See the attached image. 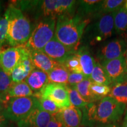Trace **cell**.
<instances>
[{
    "mask_svg": "<svg viewBox=\"0 0 127 127\" xmlns=\"http://www.w3.org/2000/svg\"><path fill=\"white\" fill-rule=\"evenodd\" d=\"M127 105L118 102L110 96L103 98L97 104L88 103L83 109L82 123L89 125L95 122L112 124L122 118Z\"/></svg>",
    "mask_w": 127,
    "mask_h": 127,
    "instance_id": "6da1fadb",
    "label": "cell"
},
{
    "mask_svg": "<svg viewBox=\"0 0 127 127\" xmlns=\"http://www.w3.org/2000/svg\"><path fill=\"white\" fill-rule=\"evenodd\" d=\"M90 22V19L78 14L61 16L57 19L55 36L66 47L77 51Z\"/></svg>",
    "mask_w": 127,
    "mask_h": 127,
    "instance_id": "7a4b0ae2",
    "label": "cell"
},
{
    "mask_svg": "<svg viewBox=\"0 0 127 127\" xmlns=\"http://www.w3.org/2000/svg\"><path fill=\"white\" fill-rule=\"evenodd\" d=\"M5 14L8 21L7 44L11 47L25 45L33 31L30 20L12 4L8 7Z\"/></svg>",
    "mask_w": 127,
    "mask_h": 127,
    "instance_id": "3957f363",
    "label": "cell"
},
{
    "mask_svg": "<svg viewBox=\"0 0 127 127\" xmlns=\"http://www.w3.org/2000/svg\"><path fill=\"white\" fill-rule=\"evenodd\" d=\"M57 19L43 17L33 29L25 47L30 51H42L44 47L55 36Z\"/></svg>",
    "mask_w": 127,
    "mask_h": 127,
    "instance_id": "277c9868",
    "label": "cell"
},
{
    "mask_svg": "<svg viewBox=\"0 0 127 127\" xmlns=\"http://www.w3.org/2000/svg\"><path fill=\"white\" fill-rule=\"evenodd\" d=\"M38 104L37 98L34 96L10 98L2 114L9 121L18 123L25 118Z\"/></svg>",
    "mask_w": 127,
    "mask_h": 127,
    "instance_id": "5b68a950",
    "label": "cell"
},
{
    "mask_svg": "<svg viewBox=\"0 0 127 127\" xmlns=\"http://www.w3.org/2000/svg\"><path fill=\"white\" fill-rule=\"evenodd\" d=\"M77 1L74 0H44L37 1L34 10L43 17L57 19L64 15H73Z\"/></svg>",
    "mask_w": 127,
    "mask_h": 127,
    "instance_id": "8992f818",
    "label": "cell"
},
{
    "mask_svg": "<svg viewBox=\"0 0 127 127\" xmlns=\"http://www.w3.org/2000/svg\"><path fill=\"white\" fill-rule=\"evenodd\" d=\"M114 28L112 13L99 17L95 23L87 26L84 34L86 36L90 45H94L111 37Z\"/></svg>",
    "mask_w": 127,
    "mask_h": 127,
    "instance_id": "52a82bcc",
    "label": "cell"
},
{
    "mask_svg": "<svg viewBox=\"0 0 127 127\" xmlns=\"http://www.w3.org/2000/svg\"><path fill=\"white\" fill-rule=\"evenodd\" d=\"M47 97L54 101L60 108L64 109L71 106L66 85L58 84H48L40 93L34 96Z\"/></svg>",
    "mask_w": 127,
    "mask_h": 127,
    "instance_id": "ba28073f",
    "label": "cell"
},
{
    "mask_svg": "<svg viewBox=\"0 0 127 127\" xmlns=\"http://www.w3.org/2000/svg\"><path fill=\"white\" fill-rule=\"evenodd\" d=\"M127 50L125 41L114 39L102 44L96 52V57L101 63L110 61L123 56Z\"/></svg>",
    "mask_w": 127,
    "mask_h": 127,
    "instance_id": "9c48e42d",
    "label": "cell"
},
{
    "mask_svg": "<svg viewBox=\"0 0 127 127\" xmlns=\"http://www.w3.org/2000/svg\"><path fill=\"white\" fill-rule=\"evenodd\" d=\"M26 50L25 45L10 47L0 51V67L8 75L20 63Z\"/></svg>",
    "mask_w": 127,
    "mask_h": 127,
    "instance_id": "30bf717a",
    "label": "cell"
},
{
    "mask_svg": "<svg viewBox=\"0 0 127 127\" xmlns=\"http://www.w3.org/2000/svg\"><path fill=\"white\" fill-rule=\"evenodd\" d=\"M100 64L106 71L112 84L115 85L127 80V69L124 55L118 58L104 61Z\"/></svg>",
    "mask_w": 127,
    "mask_h": 127,
    "instance_id": "8fae6325",
    "label": "cell"
},
{
    "mask_svg": "<svg viewBox=\"0 0 127 127\" xmlns=\"http://www.w3.org/2000/svg\"><path fill=\"white\" fill-rule=\"evenodd\" d=\"M42 51L60 64H63L68 57L75 54L77 52L65 46L55 36L44 47Z\"/></svg>",
    "mask_w": 127,
    "mask_h": 127,
    "instance_id": "7c38bea8",
    "label": "cell"
},
{
    "mask_svg": "<svg viewBox=\"0 0 127 127\" xmlns=\"http://www.w3.org/2000/svg\"><path fill=\"white\" fill-rule=\"evenodd\" d=\"M52 115L41 108L39 104L25 118L17 123L18 127H47Z\"/></svg>",
    "mask_w": 127,
    "mask_h": 127,
    "instance_id": "4fadbf2b",
    "label": "cell"
},
{
    "mask_svg": "<svg viewBox=\"0 0 127 127\" xmlns=\"http://www.w3.org/2000/svg\"><path fill=\"white\" fill-rule=\"evenodd\" d=\"M35 68L32 62L30 51L26 48L21 60L11 74V78L14 83H18L24 81L31 71Z\"/></svg>",
    "mask_w": 127,
    "mask_h": 127,
    "instance_id": "5bb4252c",
    "label": "cell"
},
{
    "mask_svg": "<svg viewBox=\"0 0 127 127\" xmlns=\"http://www.w3.org/2000/svg\"><path fill=\"white\" fill-rule=\"evenodd\" d=\"M24 81L35 95L39 94L44 87L50 84L47 73L36 68L31 71Z\"/></svg>",
    "mask_w": 127,
    "mask_h": 127,
    "instance_id": "9a60e30c",
    "label": "cell"
},
{
    "mask_svg": "<svg viewBox=\"0 0 127 127\" xmlns=\"http://www.w3.org/2000/svg\"><path fill=\"white\" fill-rule=\"evenodd\" d=\"M30 56L35 68L49 73L58 63L54 61L42 51H30Z\"/></svg>",
    "mask_w": 127,
    "mask_h": 127,
    "instance_id": "2e32d148",
    "label": "cell"
},
{
    "mask_svg": "<svg viewBox=\"0 0 127 127\" xmlns=\"http://www.w3.org/2000/svg\"><path fill=\"white\" fill-rule=\"evenodd\" d=\"M64 127H79L82 123V112L73 106L62 109L60 111Z\"/></svg>",
    "mask_w": 127,
    "mask_h": 127,
    "instance_id": "e0dca14e",
    "label": "cell"
},
{
    "mask_svg": "<svg viewBox=\"0 0 127 127\" xmlns=\"http://www.w3.org/2000/svg\"><path fill=\"white\" fill-rule=\"evenodd\" d=\"M75 54L78 58L82 74L87 78H90L96 61L86 47H82L77 50Z\"/></svg>",
    "mask_w": 127,
    "mask_h": 127,
    "instance_id": "ac0fdd59",
    "label": "cell"
},
{
    "mask_svg": "<svg viewBox=\"0 0 127 127\" xmlns=\"http://www.w3.org/2000/svg\"><path fill=\"white\" fill-rule=\"evenodd\" d=\"M69 71L63 64H58L50 72L48 73L49 82L51 84L66 85Z\"/></svg>",
    "mask_w": 127,
    "mask_h": 127,
    "instance_id": "d6986e66",
    "label": "cell"
},
{
    "mask_svg": "<svg viewBox=\"0 0 127 127\" xmlns=\"http://www.w3.org/2000/svg\"><path fill=\"white\" fill-rule=\"evenodd\" d=\"M114 29L118 34L123 35L127 30V9L125 7H121L112 12Z\"/></svg>",
    "mask_w": 127,
    "mask_h": 127,
    "instance_id": "ffe728a7",
    "label": "cell"
},
{
    "mask_svg": "<svg viewBox=\"0 0 127 127\" xmlns=\"http://www.w3.org/2000/svg\"><path fill=\"white\" fill-rule=\"evenodd\" d=\"M101 1L98 0H84L79 1V7L78 14L87 18V16L96 17L99 5Z\"/></svg>",
    "mask_w": 127,
    "mask_h": 127,
    "instance_id": "44dd1931",
    "label": "cell"
},
{
    "mask_svg": "<svg viewBox=\"0 0 127 127\" xmlns=\"http://www.w3.org/2000/svg\"><path fill=\"white\" fill-rule=\"evenodd\" d=\"M34 93L25 81L18 83H14L8 93V96L9 98L34 96Z\"/></svg>",
    "mask_w": 127,
    "mask_h": 127,
    "instance_id": "7402d4cb",
    "label": "cell"
},
{
    "mask_svg": "<svg viewBox=\"0 0 127 127\" xmlns=\"http://www.w3.org/2000/svg\"><path fill=\"white\" fill-rule=\"evenodd\" d=\"M93 82L90 78H86L74 87L82 98L88 103H94L99 101L91 91V85Z\"/></svg>",
    "mask_w": 127,
    "mask_h": 127,
    "instance_id": "603a6c76",
    "label": "cell"
},
{
    "mask_svg": "<svg viewBox=\"0 0 127 127\" xmlns=\"http://www.w3.org/2000/svg\"><path fill=\"white\" fill-rule=\"evenodd\" d=\"M90 79L94 83L109 85L112 84V81L108 75L101 64L96 62L94 68Z\"/></svg>",
    "mask_w": 127,
    "mask_h": 127,
    "instance_id": "cb8c5ba5",
    "label": "cell"
},
{
    "mask_svg": "<svg viewBox=\"0 0 127 127\" xmlns=\"http://www.w3.org/2000/svg\"><path fill=\"white\" fill-rule=\"evenodd\" d=\"M124 1L123 0H105L101 1L99 5V9L96 18H99L103 15L112 14L122 7Z\"/></svg>",
    "mask_w": 127,
    "mask_h": 127,
    "instance_id": "d4e9b609",
    "label": "cell"
},
{
    "mask_svg": "<svg viewBox=\"0 0 127 127\" xmlns=\"http://www.w3.org/2000/svg\"><path fill=\"white\" fill-rule=\"evenodd\" d=\"M118 102L127 104V80L114 85L109 96Z\"/></svg>",
    "mask_w": 127,
    "mask_h": 127,
    "instance_id": "484cf974",
    "label": "cell"
},
{
    "mask_svg": "<svg viewBox=\"0 0 127 127\" xmlns=\"http://www.w3.org/2000/svg\"><path fill=\"white\" fill-rule=\"evenodd\" d=\"M69 95V99L71 106L78 109H84L88 103L84 100L81 96L74 87H70L66 85Z\"/></svg>",
    "mask_w": 127,
    "mask_h": 127,
    "instance_id": "4316f807",
    "label": "cell"
},
{
    "mask_svg": "<svg viewBox=\"0 0 127 127\" xmlns=\"http://www.w3.org/2000/svg\"><path fill=\"white\" fill-rule=\"evenodd\" d=\"M36 98L38 101L41 108L51 115L58 113L62 109L60 108L54 101H52L51 99H49V98L41 96H37Z\"/></svg>",
    "mask_w": 127,
    "mask_h": 127,
    "instance_id": "83f0119b",
    "label": "cell"
},
{
    "mask_svg": "<svg viewBox=\"0 0 127 127\" xmlns=\"http://www.w3.org/2000/svg\"><path fill=\"white\" fill-rule=\"evenodd\" d=\"M14 84L11 76L6 74L0 67V94L8 95L9 89Z\"/></svg>",
    "mask_w": 127,
    "mask_h": 127,
    "instance_id": "f1b7e54d",
    "label": "cell"
},
{
    "mask_svg": "<svg viewBox=\"0 0 127 127\" xmlns=\"http://www.w3.org/2000/svg\"><path fill=\"white\" fill-rule=\"evenodd\" d=\"M8 28V21L7 15L0 17V51L2 50L4 46L7 44V33Z\"/></svg>",
    "mask_w": 127,
    "mask_h": 127,
    "instance_id": "f546056e",
    "label": "cell"
},
{
    "mask_svg": "<svg viewBox=\"0 0 127 127\" xmlns=\"http://www.w3.org/2000/svg\"><path fill=\"white\" fill-rule=\"evenodd\" d=\"M63 64L65 66L69 72L82 73L79 59L75 54L68 57Z\"/></svg>",
    "mask_w": 127,
    "mask_h": 127,
    "instance_id": "4dcf8cb0",
    "label": "cell"
},
{
    "mask_svg": "<svg viewBox=\"0 0 127 127\" xmlns=\"http://www.w3.org/2000/svg\"><path fill=\"white\" fill-rule=\"evenodd\" d=\"M91 91L92 93L98 98V99H102L104 96L108 95L111 92V88L108 85L102 84H96L93 82L91 85Z\"/></svg>",
    "mask_w": 127,
    "mask_h": 127,
    "instance_id": "1f68e13d",
    "label": "cell"
},
{
    "mask_svg": "<svg viewBox=\"0 0 127 127\" xmlns=\"http://www.w3.org/2000/svg\"><path fill=\"white\" fill-rule=\"evenodd\" d=\"M82 73L70 72L68 79V83L66 85L70 87H75L78 84L80 83L82 81L86 79Z\"/></svg>",
    "mask_w": 127,
    "mask_h": 127,
    "instance_id": "d6a6232c",
    "label": "cell"
},
{
    "mask_svg": "<svg viewBox=\"0 0 127 127\" xmlns=\"http://www.w3.org/2000/svg\"><path fill=\"white\" fill-rule=\"evenodd\" d=\"M47 127H64L60 112L52 115L51 119Z\"/></svg>",
    "mask_w": 127,
    "mask_h": 127,
    "instance_id": "836d02e7",
    "label": "cell"
},
{
    "mask_svg": "<svg viewBox=\"0 0 127 127\" xmlns=\"http://www.w3.org/2000/svg\"><path fill=\"white\" fill-rule=\"evenodd\" d=\"M9 121L3 115L2 112H0V127H9Z\"/></svg>",
    "mask_w": 127,
    "mask_h": 127,
    "instance_id": "e575fe53",
    "label": "cell"
},
{
    "mask_svg": "<svg viewBox=\"0 0 127 127\" xmlns=\"http://www.w3.org/2000/svg\"><path fill=\"white\" fill-rule=\"evenodd\" d=\"M7 102L0 100V112H2L3 110H4L5 108V105L7 104Z\"/></svg>",
    "mask_w": 127,
    "mask_h": 127,
    "instance_id": "d590c367",
    "label": "cell"
},
{
    "mask_svg": "<svg viewBox=\"0 0 127 127\" xmlns=\"http://www.w3.org/2000/svg\"><path fill=\"white\" fill-rule=\"evenodd\" d=\"M9 98L8 95H2L0 94V100L1 101H5V102H7L8 101L9 99Z\"/></svg>",
    "mask_w": 127,
    "mask_h": 127,
    "instance_id": "8d00e7d4",
    "label": "cell"
},
{
    "mask_svg": "<svg viewBox=\"0 0 127 127\" xmlns=\"http://www.w3.org/2000/svg\"><path fill=\"white\" fill-rule=\"evenodd\" d=\"M125 116L124 118V123H123V127H127V106L125 109Z\"/></svg>",
    "mask_w": 127,
    "mask_h": 127,
    "instance_id": "74e56055",
    "label": "cell"
},
{
    "mask_svg": "<svg viewBox=\"0 0 127 127\" xmlns=\"http://www.w3.org/2000/svg\"><path fill=\"white\" fill-rule=\"evenodd\" d=\"M98 127H120L118 126V125H115V124H107L103 125V126H99Z\"/></svg>",
    "mask_w": 127,
    "mask_h": 127,
    "instance_id": "f35d334b",
    "label": "cell"
},
{
    "mask_svg": "<svg viewBox=\"0 0 127 127\" xmlns=\"http://www.w3.org/2000/svg\"><path fill=\"white\" fill-rule=\"evenodd\" d=\"M124 57L125 65H126V68H127V50H126V51L125 52L124 54Z\"/></svg>",
    "mask_w": 127,
    "mask_h": 127,
    "instance_id": "ab89813d",
    "label": "cell"
},
{
    "mask_svg": "<svg viewBox=\"0 0 127 127\" xmlns=\"http://www.w3.org/2000/svg\"><path fill=\"white\" fill-rule=\"evenodd\" d=\"M1 11H2V2H1V1H0V17H1Z\"/></svg>",
    "mask_w": 127,
    "mask_h": 127,
    "instance_id": "60d3db41",
    "label": "cell"
},
{
    "mask_svg": "<svg viewBox=\"0 0 127 127\" xmlns=\"http://www.w3.org/2000/svg\"><path fill=\"white\" fill-rule=\"evenodd\" d=\"M125 8L127 9V1H126V3H125Z\"/></svg>",
    "mask_w": 127,
    "mask_h": 127,
    "instance_id": "b9f144b4",
    "label": "cell"
},
{
    "mask_svg": "<svg viewBox=\"0 0 127 127\" xmlns=\"http://www.w3.org/2000/svg\"></svg>",
    "mask_w": 127,
    "mask_h": 127,
    "instance_id": "7bdbcfd3",
    "label": "cell"
}]
</instances>
